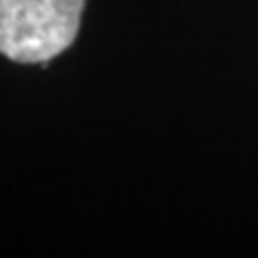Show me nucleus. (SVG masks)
<instances>
[{
	"instance_id": "f257e3e1",
	"label": "nucleus",
	"mask_w": 258,
	"mask_h": 258,
	"mask_svg": "<svg viewBox=\"0 0 258 258\" xmlns=\"http://www.w3.org/2000/svg\"><path fill=\"white\" fill-rule=\"evenodd\" d=\"M84 0H0V54L45 62L76 41Z\"/></svg>"
}]
</instances>
